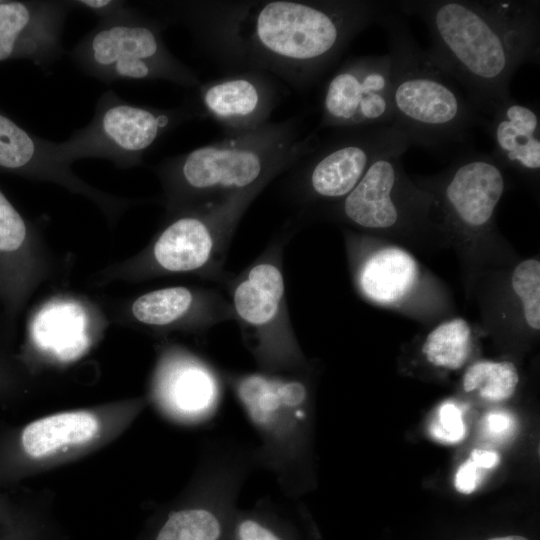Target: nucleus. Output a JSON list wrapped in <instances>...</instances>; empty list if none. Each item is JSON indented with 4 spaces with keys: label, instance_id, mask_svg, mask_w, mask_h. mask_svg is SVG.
<instances>
[{
    "label": "nucleus",
    "instance_id": "f257e3e1",
    "mask_svg": "<svg viewBox=\"0 0 540 540\" xmlns=\"http://www.w3.org/2000/svg\"><path fill=\"white\" fill-rule=\"evenodd\" d=\"M164 21L187 26L229 73L254 70L303 90L352 39L391 9L390 1H180L157 4Z\"/></svg>",
    "mask_w": 540,
    "mask_h": 540
},
{
    "label": "nucleus",
    "instance_id": "f03ea898",
    "mask_svg": "<svg viewBox=\"0 0 540 540\" xmlns=\"http://www.w3.org/2000/svg\"><path fill=\"white\" fill-rule=\"evenodd\" d=\"M391 5L426 24L427 53L483 116L512 97L510 82L521 65L539 61L540 1L397 0Z\"/></svg>",
    "mask_w": 540,
    "mask_h": 540
},
{
    "label": "nucleus",
    "instance_id": "7ed1b4c3",
    "mask_svg": "<svg viewBox=\"0 0 540 540\" xmlns=\"http://www.w3.org/2000/svg\"><path fill=\"white\" fill-rule=\"evenodd\" d=\"M318 142L314 133L301 137L300 124L292 117L165 158L154 168L165 213L270 184Z\"/></svg>",
    "mask_w": 540,
    "mask_h": 540
},
{
    "label": "nucleus",
    "instance_id": "20e7f679",
    "mask_svg": "<svg viewBox=\"0 0 540 540\" xmlns=\"http://www.w3.org/2000/svg\"><path fill=\"white\" fill-rule=\"evenodd\" d=\"M391 9L377 23L386 33L391 61L393 126L411 145L430 151L465 146L486 117L418 45L403 15Z\"/></svg>",
    "mask_w": 540,
    "mask_h": 540
},
{
    "label": "nucleus",
    "instance_id": "39448f33",
    "mask_svg": "<svg viewBox=\"0 0 540 540\" xmlns=\"http://www.w3.org/2000/svg\"><path fill=\"white\" fill-rule=\"evenodd\" d=\"M268 184L165 214L162 227L142 250L100 270L94 282L138 283L173 275L223 281V264L238 224Z\"/></svg>",
    "mask_w": 540,
    "mask_h": 540
},
{
    "label": "nucleus",
    "instance_id": "423d86ee",
    "mask_svg": "<svg viewBox=\"0 0 540 540\" xmlns=\"http://www.w3.org/2000/svg\"><path fill=\"white\" fill-rule=\"evenodd\" d=\"M167 23L130 7L122 15L99 20L70 51L87 75L105 83L163 80L183 87L201 84L198 74L166 46Z\"/></svg>",
    "mask_w": 540,
    "mask_h": 540
},
{
    "label": "nucleus",
    "instance_id": "0eeeda50",
    "mask_svg": "<svg viewBox=\"0 0 540 540\" xmlns=\"http://www.w3.org/2000/svg\"><path fill=\"white\" fill-rule=\"evenodd\" d=\"M402 152L375 159L355 188L319 214L376 237L444 235L433 196L406 174Z\"/></svg>",
    "mask_w": 540,
    "mask_h": 540
},
{
    "label": "nucleus",
    "instance_id": "6e6552de",
    "mask_svg": "<svg viewBox=\"0 0 540 540\" xmlns=\"http://www.w3.org/2000/svg\"><path fill=\"white\" fill-rule=\"evenodd\" d=\"M202 117L193 104L157 108L130 103L114 91L97 100L91 121L63 142L45 140L47 151L70 165L79 159L102 158L120 169L143 162L145 154L179 125Z\"/></svg>",
    "mask_w": 540,
    "mask_h": 540
},
{
    "label": "nucleus",
    "instance_id": "1a4fd4ad",
    "mask_svg": "<svg viewBox=\"0 0 540 540\" xmlns=\"http://www.w3.org/2000/svg\"><path fill=\"white\" fill-rule=\"evenodd\" d=\"M288 233L238 275L225 278L229 302L247 346L270 368H295L302 354L290 321L283 272Z\"/></svg>",
    "mask_w": 540,
    "mask_h": 540
},
{
    "label": "nucleus",
    "instance_id": "9d476101",
    "mask_svg": "<svg viewBox=\"0 0 540 540\" xmlns=\"http://www.w3.org/2000/svg\"><path fill=\"white\" fill-rule=\"evenodd\" d=\"M410 146L393 126L336 130L293 166L291 196L304 212L319 214L345 198L375 159Z\"/></svg>",
    "mask_w": 540,
    "mask_h": 540
},
{
    "label": "nucleus",
    "instance_id": "9b49d317",
    "mask_svg": "<svg viewBox=\"0 0 540 540\" xmlns=\"http://www.w3.org/2000/svg\"><path fill=\"white\" fill-rule=\"evenodd\" d=\"M414 181L433 196L437 222L445 236L464 243L495 238L496 210L507 181L490 154L460 150L446 169Z\"/></svg>",
    "mask_w": 540,
    "mask_h": 540
},
{
    "label": "nucleus",
    "instance_id": "f8f14e48",
    "mask_svg": "<svg viewBox=\"0 0 540 540\" xmlns=\"http://www.w3.org/2000/svg\"><path fill=\"white\" fill-rule=\"evenodd\" d=\"M385 126H393L389 55L347 59L324 87L318 129Z\"/></svg>",
    "mask_w": 540,
    "mask_h": 540
},
{
    "label": "nucleus",
    "instance_id": "ddd939ff",
    "mask_svg": "<svg viewBox=\"0 0 540 540\" xmlns=\"http://www.w3.org/2000/svg\"><path fill=\"white\" fill-rule=\"evenodd\" d=\"M352 281L367 302L408 311L424 290L426 276L405 248L380 237L344 230Z\"/></svg>",
    "mask_w": 540,
    "mask_h": 540
},
{
    "label": "nucleus",
    "instance_id": "4468645a",
    "mask_svg": "<svg viewBox=\"0 0 540 540\" xmlns=\"http://www.w3.org/2000/svg\"><path fill=\"white\" fill-rule=\"evenodd\" d=\"M53 271L41 230L0 189V306L10 326Z\"/></svg>",
    "mask_w": 540,
    "mask_h": 540
},
{
    "label": "nucleus",
    "instance_id": "2eb2a0df",
    "mask_svg": "<svg viewBox=\"0 0 540 540\" xmlns=\"http://www.w3.org/2000/svg\"><path fill=\"white\" fill-rule=\"evenodd\" d=\"M123 326L155 333H200L233 319L230 302L219 291L197 286H170L135 296L113 314Z\"/></svg>",
    "mask_w": 540,
    "mask_h": 540
},
{
    "label": "nucleus",
    "instance_id": "dca6fc26",
    "mask_svg": "<svg viewBox=\"0 0 540 540\" xmlns=\"http://www.w3.org/2000/svg\"><path fill=\"white\" fill-rule=\"evenodd\" d=\"M107 324L103 311L90 299L58 293L30 312L25 344L55 361L71 362L90 348Z\"/></svg>",
    "mask_w": 540,
    "mask_h": 540
},
{
    "label": "nucleus",
    "instance_id": "f3484780",
    "mask_svg": "<svg viewBox=\"0 0 540 540\" xmlns=\"http://www.w3.org/2000/svg\"><path fill=\"white\" fill-rule=\"evenodd\" d=\"M45 140L25 130L0 112V170L35 181L49 182L87 198L110 223L136 202L98 189L78 177L70 165L58 162Z\"/></svg>",
    "mask_w": 540,
    "mask_h": 540
},
{
    "label": "nucleus",
    "instance_id": "a211bd4d",
    "mask_svg": "<svg viewBox=\"0 0 540 540\" xmlns=\"http://www.w3.org/2000/svg\"><path fill=\"white\" fill-rule=\"evenodd\" d=\"M72 1L1 0L0 62L28 60L47 68L65 52L62 32Z\"/></svg>",
    "mask_w": 540,
    "mask_h": 540
},
{
    "label": "nucleus",
    "instance_id": "6ab92c4d",
    "mask_svg": "<svg viewBox=\"0 0 540 540\" xmlns=\"http://www.w3.org/2000/svg\"><path fill=\"white\" fill-rule=\"evenodd\" d=\"M196 88L197 109L203 117L219 124L226 136L268 123L280 99L271 75L254 70L229 73Z\"/></svg>",
    "mask_w": 540,
    "mask_h": 540
},
{
    "label": "nucleus",
    "instance_id": "aec40b11",
    "mask_svg": "<svg viewBox=\"0 0 540 540\" xmlns=\"http://www.w3.org/2000/svg\"><path fill=\"white\" fill-rule=\"evenodd\" d=\"M483 129L493 142L490 154L503 170L538 186L540 176V113L535 104L513 97L502 102L486 117Z\"/></svg>",
    "mask_w": 540,
    "mask_h": 540
},
{
    "label": "nucleus",
    "instance_id": "412c9836",
    "mask_svg": "<svg viewBox=\"0 0 540 540\" xmlns=\"http://www.w3.org/2000/svg\"><path fill=\"white\" fill-rule=\"evenodd\" d=\"M154 391L170 410L197 415L211 408L219 394L213 371L202 360L179 347L164 350L154 377Z\"/></svg>",
    "mask_w": 540,
    "mask_h": 540
},
{
    "label": "nucleus",
    "instance_id": "4be33fe9",
    "mask_svg": "<svg viewBox=\"0 0 540 540\" xmlns=\"http://www.w3.org/2000/svg\"><path fill=\"white\" fill-rule=\"evenodd\" d=\"M235 393L250 419L273 431L286 421L302 418L308 389L302 380L266 373H247L233 379Z\"/></svg>",
    "mask_w": 540,
    "mask_h": 540
},
{
    "label": "nucleus",
    "instance_id": "5701e85b",
    "mask_svg": "<svg viewBox=\"0 0 540 540\" xmlns=\"http://www.w3.org/2000/svg\"><path fill=\"white\" fill-rule=\"evenodd\" d=\"M97 417L84 410L66 411L27 424L18 435L21 454L41 460L91 441L99 432Z\"/></svg>",
    "mask_w": 540,
    "mask_h": 540
},
{
    "label": "nucleus",
    "instance_id": "b1692460",
    "mask_svg": "<svg viewBox=\"0 0 540 540\" xmlns=\"http://www.w3.org/2000/svg\"><path fill=\"white\" fill-rule=\"evenodd\" d=\"M471 324L462 317H451L435 325L425 336L422 353L433 366L445 370L462 368L472 352Z\"/></svg>",
    "mask_w": 540,
    "mask_h": 540
},
{
    "label": "nucleus",
    "instance_id": "393cba45",
    "mask_svg": "<svg viewBox=\"0 0 540 540\" xmlns=\"http://www.w3.org/2000/svg\"><path fill=\"white\" fill-rule=\"evenodd\" d=\"M225 525L218 513L204 507L171 512L154 540H225Z\"/></svg>",
    "mask_w": 540,
    "mask_h": 540
},
{
    "label": "nucleus",
    "instance_id": "a878e982",
    "mask_svg": "<svg viewBox=\"0 0 540 540\" xmlns=\"http://www.w3.org/2000/svg\"><path fill=\"white\" fill-rule=\"evenodd\" d=\"M519 383V373L510 361L482 360L470 365L463 376L466 392H477L485 400L499 402L512 397Z\"/></svg>",
    "mask_w": 540,
    "mask_h": 540
},
{
    "label": "nucleus",
    "instance_id": "bb28decb",
    "mask_svg": "<svg viewBox=\"0 0 540 540\" xmlns=\"http://www.w3.org/2000/svg\"><path fill=\"white\" fill-rule=\"evenodd\" d=\"M510 290L522 324L532 332L540 330V261L531 257L519 261L509 278Z\"/></svg>",
    "mask_w": 540,
    "mask_h": 540
},
{
    "label": "nucleus",
    "instance_id": "cd10ccee",
    "mask_svg": "<svg viewBox=\"0 0 540 540\" xmlns=\"http://www.w3.org/2000/svg\"><path fill=\"white\" fill-rule=\"evenodd\" d=\"M465 431L460 408L453 402L443 403L430 425L432 437L444 443H457L464 438Z\"/></svg>",
    "mask_w": 540,
    "mask_h": 540
},
{
    "label": "nucleus",
    "instance_id": "c85d7f7f",
    "mask_svg": "<svg viewBox=\"0 0 540 540\" xmlns=\"http://www.w3.org/2000/svg\"><path fill=\"white\" fill-rule=\"evenodd\" d=\"M229 540H296V537L262 518L244 516L232 526Z\"/></svg>",
    "mask_w": 540,
    "mask_h": 540
},
{
    "label": "nucleus",
    "instance_id": "c756f323",
    "mask_svg": "<svg viewBox=\"0 0 540 540\" xmlns=\"http://www.w3.org/2000/svg\"><path fill=\"white\" fill-rule=\"evenodd\" d=\"M515 422L513 417L501 411L488 413L482 422V430L484 434L492 440L506 439L511 436L514 430Z\"/></svg>",
    "mask_w": 540,
    "mask_h": 540
},
{
    "label": "nucleus",
    "instance_id": "7c9ffc66",
    "mask_svg": "<svg viewBox=\"0 0 540 540\" xmlns=\"http://www.w3.org/2000/svg\"><path fill=\"white\" fill-rule=\"evenodd\" d=\"M75 8H82L98 17L99 20L110 19L127 12L131 6L119 0H78L72 1Z\"/></svg>",
    "mask_w": 540,
    "mask_h": 540
},
{
    "label": "nucleus",
    "instance_id": "2f4dec72",
    "mask_svg": "<svg viewBox=\"0 0 540 540\" xmlns=\"http://www.w3.org/2000/svg\"><path fill=\"white\" fill-rule=\"evenodd\" d=\"M485 471L468 458L459 466L455 474L454 484L456 490L462 494L474 492L480 484Z\"/></svg>",
    "mask_w": 540,
    "mask_h": 540
},
{
    "label": "nucleus",
    "instance_id": "473e14b6",
    "mask_svg": "<svg viewBox=\"0 0 540 540\" xmlns=\"http://www.w3.org/2000/svg\"><path fill=\"white\" fill-rule=\"evenodd\" d=\"M16 374L10 358L0 349V393L6 392L15 384Z\"/></svg>",
    "mask_w": 540,
    "mask_h": 540
},
{
    "label": "nucleus",
    "instance_id": "72a5a7b5",
    "mask_svg": "<svg viewBox=\"0 0 540 540\" xmlns=\"http://www.w3.org/2000/svg\"><path fill=\"white\" fill-rule=\"evenodd\" d=\"M469 458L484 470L494 468L500 460L497 452L477 448L472 450Z\"/></svg>",
    "mask_w": 540,
    "mask_h": 540
},
{
    "label": "nucleus",
    "instance_id": "f704fd0d",
    "mask_svg": "<svg viewBox=\"0 0 540 540\" xmlns=\"http://www.w3.org/2000/svg\"><path fill=\"white\" fill-rule=\"evenodd\" d=\"M489 540H528V539L521 535H508V536L494 537Z\"/></svg>",
    "mask_w": 540,
    "mask_h": 540
},
{
    "label": "nucleus",
    "instance_id": "c9c22d12",
    "mask_svg": "<svg viewBox=\"0 0 540 540\" xmlns=\"http://www.w3.org/2000/svg\"><path fill=\"white\" fill-rule=\"evenodd\" d=\"M1 1V0H0Z\"/></svg>",
    "mask_w": 540,
    "mask_h": 540
}]
</instances>
